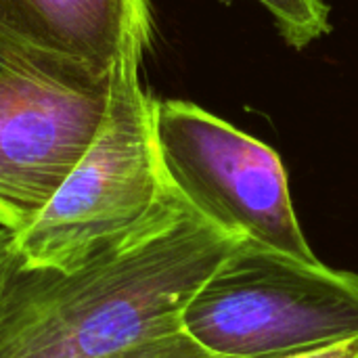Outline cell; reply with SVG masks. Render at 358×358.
Here are the masks:
<instances>
[{
  "label": "cell",
  "instance_id": "1",
  "mask_svg": "<svg viewBox=\"0 0 358 358\" xmlns=\"http://www.w3.org/2000/svg\"><path fill=\"white\" fill-rule=\"evenodd\" d=\"M176 189L126 241L78 271L0 281V358H103L182 329L197 292L241 243Z\"/></svg>",
  "mask_w": 358,
  "mask_h": 358
},
{
  "label": "cell",
  "instance_id": "2",
  "mask_svg": "<svg viewBox=\"0 0 358 358\" xmlns=\"http://www.w3.org/2000/svg\"><path fill=\"white\" fill-rule=\"evenodd\" d=\"M141 63L128 57L117 65L103 132L36 220L15 233L25 266L78 271L134 235L170 197Z\"/></svg>",
  "mask_w": 358,
  "mask_h": 358
},
{
  "label": "cell",
  "instance_id": "3",
  "mask_svg": "<svg viewBox=\"0 0 358 358\" xmlns=\"http://www.w3.org/2000/svg\"><path fill=\"white\" fill-rule=\"evenodd\" d=\"M182 329L222 358H271L358 336V273L241 241L197 292Z\"/></svg>",
  "mask_w": 358,
  "mask_h": 358
},
{
  "label": "cell",
  "instance_id": "4",
  "mask_svg": "<svg viewBox=\"0 0 358 358\" xmlns=\"http://www.w3.org/2000/svg\"><path fill=\"white\" fill-rule=\"evenodd\" d=\"M155 138L170 185L208 220L250 243L319 260L273 147L185 101H155Z\"/></svg>",
  "mask_w": 358,
  "mask_h": 358
},
{
  "label": "cell",
  "instance_id": "5",
  "mask_svg": "<svg viewBox=\"0 0 358 358\" xmlns=\"http://www.w3.org/2000/svg\"><path fill=\"white\" fill-rule=\"evenodd\" d=\"M117 69V67H115ZM115 71L92 86L29 69L0 73V227L21 233L103 132Z\"/></svg>",
  "mask_w": 358,
  "mask_h": 358
},
{
  "label": "cell",
  "instance_id": "6",
  "mask_svg": "<svg viewBox=\"0 0 358 358\" xmlns=\"http://www.w3.org/2000/svg\"><path fill=\"white\" fill-rule=\"evenodd\" d=\"M0 38L65 84L107 82L151 44L149 0H0Z\"/></svg>",
  "mask_w": 358,
  "mask_h": 358
},
{
  "label": "cell",
  "instance_id": "7",
  "mask_svg": "<svg viewBox=\"0 0 358 358\" xmlns=\"http://www.w3.org/2000/svg\"><path fill=\"white\" fill-rule=\"evenodd\" d=\"M275 19L279 34L294 48H304L325 36L329 8L323 0H258Z\"/></svg>",
  "mask_w": 358,
  "mask_h": 358
},
{
  "label": "cell",
  "instance_id": "8",
  "mask_svg": "<svg viewBox=\"0 0 358 358\" xmlns=\"http://www.w3.org/2000/svg\"><path fill=\"white\" fill-rule=\"evenodd\" d=\"M103 358H222L206 350L185 329L145 340Z\"/></svg>",
  "mask_w": 358,
  "mask_h": 358
},
{
  "label": "cell",
  "instance_id": "9",
  "mask_svg": "<svg viewBox=\"0 0 358 358\" xmlns=\"http://www.w3.org/2000/svg\"><path fill=\"white\" fill-rule=\"evenodd\" d=\"M271 358H358V336L350 338V340L336 342V344L306 348V350H298V352H289V355Z\"/></svg>",
  "mask_w": 358,
  "mask_h": 358
},
{
  "label": "cell",
  "instance_id": "10",
  "mask_svg": "<svg viewBox=\"0 0 358 358\" xmlns=\"http://www.w3.org/2000/svg\"><path fill=\"white\" fill-rule=\"evenodd\" d=\"M17 260V250H15V233L6 231L0 227V281L8 273V268Z\"/></svg>",
  "mask_w": 358,
  "mask_h": 358
},
{
  "label": "cell",
  "instance_id": "11",
  "mask_svg": "<svg viewBox=\"0 0 358 358\" xmlns=\"http://www.w3.org/2000/svg\"><path fill=\"white\" fill-rule=\"evenodd\" d=\"M6 69H29V71H38L27 59H23L10 44H6L0 38V73L6 71Z\"/></svg>",
  "mask_w": 358,
  "mask_h": 358
}]
</instances>
